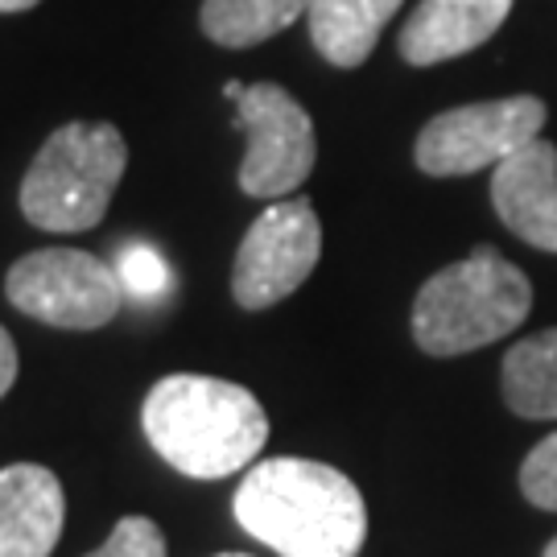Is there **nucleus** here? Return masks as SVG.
<instances>
[{
    "instance_id": "obj_5",
    "label": "nucleus",
    "mask_w": 557,
    "mask_h": 557,
    "mask_svg": "<svg viewBox=\"0 0 557 557\" xmlns=\"http://www.w3.org/2000/svg\"><path fill=\"white\" fill-rule=\"evenodd\" d=\"M4 298L21 314L62 326V331H96L120 314L124 285L116 269L79 248H41L21 257L4 277Z\"/></svg>"
},
{
    "instance_id": "obj_16",
    "label": "nucleus",
    "mask_w": 557,
    "mask_h": 557,
    "mask_svg": "<svg viewBox=\"0 0 557 557\" xmlns=\"http://www.w3.org/2000/svg\"><path fill=\"white\" fill-rule=\"evenodd\" d=\"M116 277H120V285H124V294H133V298H158L161 289L170 285V264H165L153 248L133 244V248L120 252Z\"/></svg>"
},
{
    "instance_id": "obj_22",
    "label": "nucleus",
    "mask_w": 557,
    "mask_h": 557,
    "mask_svg": "<svg viewBox=\"0 0 557 557\" xmlns=\"http://www.w3.org/2000/svg\"><path fill=\"white\" fill-rule=\"evenodd\" d=\"M220 557H248V554H220Z\"/></svg>"
},
{
    "instance_id": "obj_8",
    "label": "nucleus",
    "mask_w": 557,
    "mask_h": 557,
    "mask_svg": "<svg viewBox=\"0 0 557 557\" xmlns=\"http://www.w3.org/2000/svg\"><path fill=\"white\" fill-rule=\"evenodd\" d=\"M322 257V223L310 199H281L260 211L236 252L232 294L244 310H269L298 294Z\"/></svg>"
},
{
    "instance_id": "obj_9",
    "label": "nucleus",
    "mask_w": 557,
    "mask_h": 557,
    "mask_svg": "<svg viewBox=\"0 0 557 557\" xmlns=\"http://www.w3.org/2000/svg\"><path fill=\"white\" fill-rule=\"evenodd\" d=\"M492 207L504 227L541 252H557V145L529 140L492 170Z\"/></svg>"
},
{
    "instance_id": "obj_4",
    "label": "nucleus",
    "mask_w": 557,
    "mask_h": 557,
    "mask_svg": "<svg viewBox=\"0 0 557 557\" xmlns=\"http://www.w3.org/2000/svg\"><path fill=\"white\" fill-rule=\"evenodd\" d=\"M128 165L116 124L75 120L50 133L21 182V215L41 232H87L108 215Z\"/></svg>"
},
{
    "instance_id": "obj_18",
    "label": "nucleus",
    "mask_w": 557,
    "mask_h": 557,
    "mask_svg": "<svg viewBox=\"0 0 557 557\" xmlns=\"http://www.w3.org/2000/svg\"><path fill=\"white\" fill-rule=\"evenodd\" d=\"M17 380V347H13V335L0 326V397L13 388Z\"/></svg>"
},
{
    "instance_id": "obj_17",
    "label": "nucleus",
    "mask_w": 557,
    "mask_h": 557,
    "mask_svg": "<svg viewBox=\"0 0 557 557\" xmlns=\"http://www.w3.org/2000/svg\"><path fill=\"white\" fill-rule=\"evenodd\" d=\"M87 557H165V537L149 517H124L112 537Z\"/></svg>"
},
{
    "instance_id": "obj_11",
    "label": "nucleus",
    "mask_w": 557,
    "mask_h": 557,
    "mask_svg": "<svg viewBox=\"0 0 557 557\" xmlns=\"http://www.w3.org/2000/svg\"><path fill=\"white\" fill-rule=\"evenodd\" d=\"M512 13V0H421L400 29V59L409 66L471 54Z\"/></svg>"
},
{
    "instance_id": "obj_15",
    "label": "nucleus",
    "mask_w": 557,
    "mask_h": 557,
    "mask_svg": "<svg viewBox=\"0 0 557 557\" xmlns=\"http://www.w3.org/2000/svg\"><path fill=\"white\" fill-rule=\"evenodd\" d=\"M520 492L533 508H545V512H557V434L541 438L524 467H520Z\"/></svg>"
},
{
    "instance_id": "obj_14",
    "label": "nucleus",
    "mask_w": 557,
    "mask_h": 557,
    "mask_svg": "<svg viewBox=\"0 0 557 557\" xmlns=\"http://www.w3.org/2000/svg\"><path fill=\"white\" fill-rule=\"evenodd\" d=\"M306 13L310 0H202V34L227 50H248Z\"/></svg>"
},
{
    "instance_id": "obj_13",
    "label": "nucleus",
    "mask_w": 557,
    "mask_h": 557,
    "mask_svg": "<svg viewBox=\"0 0 557 557\" xmlns=\"http://www.w3.org/2000/svg\"><path fill=\"white\" fill-rule=\"evenodd\" d=\"M504 400L517 418H557V326L520 338L504 356Z\"/></svg>"
},
{
    "instance_id": "obj_20",
    "label": "nucleus",
    "mask_w": 557,
    "mask_h": 557,
    "mask_svg": "<svg viewBox=\"0 0 557 557\" xmlns=\"http://www.w3.org/2000/svg\"><path fill=\"white\" fill-rule=\"evenodd\" d=\"M223 96H227V100L236 103L239 96H244V83H227V87H223Z\"/></svg>"
},
{
    "instance_id": "obj_10",
    "label": "nucleus",
    "mask_w": 557,
    "mask_h": 557,
    "mask_svg": "<svg viewBox=\"0 0 557 557\" xmlns=\"http://www.w3.org/2000/svg\"><path fill=\"white\" fill-rule=\"evenodd\" d=\"M66 524V496L54 471L13 462L0 471V557H50Z\"/></svg>"
},
{
    "instance_id": "obj_21",
    "label": "nucleus",
    "mask_w": 557,
    "mask_h": 557,
    "mask_svg": "<svg viewBox=\"0 0 557 557\" xmlns=\"http://www.w3.org/2000/svg\"><path fill=\"white\" fill-rule=\"evenodd\" d=\"M545 557H557V537L549 541V545H545Z\"/></svg>"
},
{
    "instance_id": "obj_12",
    "label": "nucleus",
    "mask_w": 557,
    "mask_h": 557,
    "mask_svg": "<svg viewBox=\"0 0 557 557\" xmlns=\"http://www.w3.org/2000/svg\"><path fill=\"white\" fill-rule=\"evenodd\" d=\"M400 0H310V38L331 66H363L372 59L380 29L393 21Z\"/></svg>"
},
{
    "instance_id": "obj_19",
    "label": "nucleus",
    "mask_w": 557,
    "mask_h": 557,
    "mask_svg": "<svg viewBox=\"0 0 557 557\" xmlns=\"http://www.w3.org/2000/svg\"><path fill=\"white\" fill-rule=\"evenodd\" d=\"M38 0H0V13H25V9H34Z\"/></svg>"
},
{
    "instance_id": "obj_6",
    "label": "nucleus",
    "mask_w": 557,
    "mask_h": 557,
    "mask_svg": "<svg viewBox=\"0 0 557 557\" xmlns=\"http://www.w3.org/2000/svg\"><path fill=\"white\" fill-rule=\"evenodd\" d=\"M236 128L244 133L239 190L252 199H285L310 178L319 140L314 120L285 87L252 83L236 100Z\"/></svg>"
},
{
    "instance_id": "obj_7",
    "label": "nucleus",
    "mask_w": 557,
    "mask_h": 557,
    "mask_svg": "<svg viewBox=\"0 0 557 557\" xmlns=\"http://www.w3.org/2000/svg\"><path fill=\"white\" fill-rule=\"evenodd\" d=\"M545 103L537 96H508V100L467 103L434 116L418 137V170L430 178H462L475 170H496L529 140L541 137Z\"/></svg>"
},
{
    "instance_id": "obj_2",
    "label": "nucleus",
    "mask_w": 557,
    "mask_h": 557,
    "mask_svg": "<svg viewBox=\"0 0 557 557\" xmlns=\"http://www.w3.org/2000/svg\"><path fill=\"white\" fill-rule=\"evenodd\" d=\"M140 425L149 446L190 479L236 475L269 442V418L244 384L190 372L149 388Z\"/></svg>"
},
{
    "instance_id": "obj_3",
    "label": "nucleus",
    "mask_w": 557,
    "mask_h": 557,
    "mask_svg": "<svg viewBox=\"0 0 557 557\" xmlns=\"http://www.w3.org/2000/svg\"><path fill=\"white\" fill-rule=\"evenodd\" d=\"M533 310V285L496 248H475L421 285L413 338L425 356H467L512 335Z\"/></svg>"
},
{
    "instance_id": "obj_1",
    "label": "nucleus",
    "mask_w": 557,
    "mask_h": 557,
    "mask_svg": "<svg viewBox=\"0 0 557 557\" xmlns=\"http://www.w3.org/2000/svg\"><path fill=\"white\" fill-rule=\"evenodd\" d=\"M236 520L281 557H356L368 508L351 479L310 458H264L236 487Z\"/></svg>"
}]
</instances>
